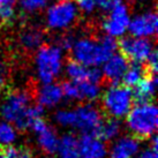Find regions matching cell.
Returning <instances> with one entry per match:
<instances>
[{"mask_svg":"<svg viewBox=\"0 0 158 158\" xmlns=\"http://www.w3.org/2000/svg\"><path fill=\"white\" fill-rule=\"evenodd\" d=\"M56 119L62 126H74L75 112L74 111H59L56 115Z\"/></svg>","mask_w":158,"mask_h":158,"instance_id":"obj_25","label":"cell"},{"mask_svg":"<svg viewBox=\"0 0 158 158\" xmlns=\"http://www.w3.org/2000/svg\"><path fill=\"white\" fill-rule=\"evenodd\" d=\"M107 149L104 141L95 135L84 134L79 142L80 158H104Z\"/></svg>","mask_w":158,"mask_h":158,"instance_id":"obj_13","label":"cell"},{"mask_svg":"<svg viewBox=\"0 0 158 158\" xmlns=\"http://www.w3.org/2000/svg\"><path fill=\"white\" fill-rule=\"evenodd\" d=\"M80 7L85 12H91L95 7V0H77Z\"/></svg>","mask_w":158,"mask_h":158,"instance_id":"obj_29","label":"cell"},{"mask_svg":"<svg viewBox=\"0 0 158 158\" xmlns=\"http://www.w3.org/2000/svg\"><path fill=\"white\" fill-rule=\"evenodd\" d=\"M15 129L9 123H0V143L1 144H8L15 140Z\"/></svg>","mask_w":158,"mask_h":158,"instance_id":"obj_23","label":"cell"},{"mask_svg":"<svg viewBox=\"0 0 158 158\" xmlns=\"http://www.w3.org/2000/svg\"><path fill=\"white\" fill-rule=\"evenodd\" d=\"M37 69L44 83H51L61 68V50L58 46L43 45L37 52Z\"/></svg>","mask_w":158,"mask_h":158,"instance_id":"obj_4","label":"cell"},{"mask_svg":"<svg viewBox=\"0 0 158 158\" xmlns=\"http://www.w3.org/2000/svg\"><path fill=\"white\" fill-rule=\"evenodd\" d=\"M67 73L74 82L90 81L94 83H99L103 79V74L98 68H88L81 62L70 58L67 60Z\"/></svg>","mask_w":158,"mask_h":158,"instance_id":"obj_12","label":"cell"},{"mask_svg":"<svg viewBox=\"0 0 158 158\" xmlns=\"http://www.w3.org/2000/svg\"><path fill=\"white\" fill-rule=\"evenodd\" d=\"M158 27L157 14L147 13L140 15L133 20L128 24L129 31L135 37H149V36H156Z\"/></svg>","mask_w":158,"mask_h":158,"instance_id":"obj_10","label":"cell"},{"mask_svg":"<svg viewBox=\"0 0 158 158\" xmlns=\"http://www.w3.org/2000/svg\"><path fill=\"white\" fill-rule=\"evenodd\" d=\"M46 4V0H21V6L24 10L34 12L40 8H43Z\"/></svg>","mask_w":158,"mask_h":158,"instance_id":"obj_26","label":"cell"},{"mask_svg":"<svg viewBox=\"0 0 158 158\" xmlns=\"http://www.w3.org/2000/svg\"><path fill=\"white\" fill-rule=\"evenodd\" d=\"M139 149V140L134 136L123 137L113 145L110 158H133Z\"/></svg>","mask_w":158,"mask_h":158,"instance_id":"obj_15","label":"cell"},{"mask_svg":"<svg viewBox=\"0 0 158 158\" xmlns=\"http://www.w3.org/2000/svg\"><path fill=\"white\" fill-rule=\"evenodd\" d=\"M156 87H157L156 74L145 73L144 76L135 85L134 94H132L133 101L135 102L136 104L151 102L155 96V92H156Z\"/></svg>","mask_w":158,"mask_h":158,"instance_id":"obj_14","label":"cell"},{"mask_svg":"<svg viewBox=\"0 0 158 158\" xmlns=\"http://www.w3.org/2000/svg\"><path fill=\"white\" fill-rule=\"evenodd\" d=\"M129 24V16L126 6L119 4L113 8L112 13L103 23L104 30L109 36H121L127 30Z\"/></svg>","mask_w":158,"mask_h":158,"instance_id":"obj_9","label":"cell"},{"mask_svg":"<svg viewBox=\"0 0 158 158\" xmlns=\"http://www.w3.org/2000/svg\"><path fill=\"white\" fill-rule=\"evenodd\" d=\"M117 48L128 62H143L151 52L152 44L145 38L123 37L117 40Z\"/></svg>","mask_w":158,"mask_h":158,"instance_id":"obj_5","label":"cell"},{"mask_svg":"<svg viewBox=\"0 0 158 158\" xmlns=\"http://www.w3.org/2000/svg\"><path fill=\"white\" fill-rule=\"evenodd\" d=\"M137 158H157V151L156 150H147L139 156Z\"/></svg>","mask_w":158,"mask_h":158,"instance_id":"obj_30","label":"cell"},{"mask_svg":"<svg viewBox=\"0 0 158 158\" xmlns=\"http://www.w3.org/2000/svg\"><path fill=\"white\" fill-rule=\"evenodd\" d=\"M35 97L42 106H53L58 104L62 97V91L58 84L46 83L40 90H36Z\"/></svg>","mask_w":158,"mask_h":158,"instance_id":"obj_16","label":"cell"},{"mask_svg":"<svg viewBox=\"0 0 158 158\" xmlns=\"http://www.w3.org/2000/svg\"><path fill=\"white\" fill-rule=\"evenodd\" d=\"M117 50V40L112 36H105L101 40L83 38L72 45L74 60L84 66H98L105 62Z\"/></svg>","mask_w":158,"mask_h":158,"instance_id":"obj_1","label":"cell"},{"mask_svg":"<svg viewBox=\"0 0 158 158\" xmlns=\"http://www.w3.org/2000/svg\"><path fill=\"white\" fill-rule=\"evenodd\" d=\"M76 19V7L73 2L61 0L48 9V23L51 28H66Z\"/></svg>","mask_w":158,"mask_h":158,"instance_id":"obj_7","label":"cell"},{"mask_svg":"<svg viewBox=\"0 0 158 158\" xmlns=\"http://www.w3.org/2000/svg\"><path fill=\"white\" fill-rule=\"evenodd\" d=\"M58 152L60 158H80L79 141L73 134H66L58 142Z\"/></svg>","mask_w":158,"mask_h":158,"instance_id":"obj_17","label":"cell"},{"mask_svg":"<svg viewBox=\"0 0 158 158\" xmlns=\"http://www.w3.org/2000/svg\"><path fill=\"white\" fill-rule=\"evenodd\" d=\"M104 118L105 119H103L95 136H97L98 139H101L104 142H107L119 134L120 123L115 118H110V117H104Z\"/></svg>","mask_w":158,"mask_h":158,"instance_id":"obj_18","label":"cell"},{"mask_svg":"<svg viewBox=\"0 0 158 158\" xmlns=\"http://www.w3.org/2000/svg\"><path fill=\"white\" fill-rule=\"evenodd\" d=\"M9 76V67L5 61L0 60V91L5 88V85L7 84Z\"/></svg>","mask_w":158,"mask_h":158,"instance_id":"obj_27","label":"cell"},{"mask_svg":"<svg viewBox=\"0 0 158 158\" xmlns=\"http://www.w3.org/2000/svg\"><path fill=\"white\" fill-rule=\"evenodd\" d=\"M0 158H34L32 151L27 145H0Z\"/></svg>","mask_w":158,"mask_h":158,"instance_id":"obj_21","label":"cell"},{"mask_svg":"<svg viewBox=\"0 0 158 158\" xmlns=\"http://www.w3.org/2000/svg\"><path fill=\"white\" fill-rule=\"evenodd\" d=\"M128 67V61L121 54H112L105 61V66L103 70V79L102 82L110 85L121 83L125 72Z\"/></svg>","mask_w":158,"mask_h":158,"instance_id":"obj_8","label":"cell"},{"mask_svg":"<svg viewBox=\"0 0 158 158\" xmlns=\"http://www.w3.org/2000/svg\"><path fill=\"white\" fill-rule=\"evenodd\" d=\"M15 0H0V9L4 7H13Z\"/></svg>","mask_w":158,"mask_h":158,"instance_id":"obj_31","label":"cell"},{"mask_svg":"<svg viewBox=\"0 0 158 158\" xmlns=\"http://www.w3.org/2000/svg\"><path fill=\"white\" fill-rule=\"evenodd\" d=\"M40 158H54V157H51V156H48V155H46V156H43V157H40Z\"/></svg>","mask_w":158,"mask_h":158,"instance_id":"obj_32","label":"cell"},{"mask_svg":"<svg viewBox=\"0 0 158 158\" xmlns=\"http://www.w3.org/2000/svg\"><path fill=\"white\" fill-rule=\"evenodd\" d=\"M79 88L80 97L81 99H88V101H95L99 96L101 87L99 83H94L90 81H83V82H75Z\"/></svg>","mask_w":158,"mask_h":158,"instance_id":"obj_22","label":"cell"},{"mask_svg":"<svg viewBox=\"0 0 158 158\" xmlns=\"http://www.w3.org/2000/svg\"><path fill=\"white\" fill-rule=\"evenodd\" d=\"M60 88H61L62 95H65V96L68 97V98H72V99H81L77 84L75 83L74 81H73V82L64 81V82L60 84Z\"/></svg>","mask_w":158,"mask_h":158,"instance_id":"obj_24","label":"cell"},{"mask_svg":"<svg viewBox=\"0 0 158 158\" xmlns=\"http://www.w3.org/2000/svg\"><path fill=\"white\" fill-rule=\"evenodd\" d=\"M75 112L74 127L81 129L84 134L96 135L98 128L101 126L104 115L98 107L87 104L79 106Z\"/></svg>","mask_w":158,"mask_h":158,"instance_id":"obj_6","label":"cell"},{"mask_svg":"<svg viewBox=\"0 0 158 158\" xmlns=\"http://www.w3.org/2000/svg\"><path fill=\"white\" fill-rule=\"evenodd\" d=\"M158 111L152 102L137 104L127 113V125L137 140H148L157 129Z\"/></svg>","mask_w":158,"mask_h":158,"instance_id":"obj_2","label":"cell"},{"mask_svg":"<svg viewBox=\"0 0 158 158\" xmlns=\"http://www.w3.org/2000/svg\"><path fill=\"white\" fill-rule=\"evenodd\" d=\"M44 38V32L38 29V28H30L27 29L26 31H23L21 34V45L26 50H34V48H38L40 45V43L43 42Z\"/></svg>","mask_w":158,"mask_h":158,"instance_id":"obj_20","label":"cell"},{"mask_svg":"<svg viewBox=\"0 0 158 158\" xmlns=\"http://www.w3.org/2000/svg\"><path fill=\"white\" fill-rule=\"evenodd\" d=\"M38 134V143L46 154H53L58 148V137L56 132L48 126L42 118L35 119L30 126Z\"/></svg>","mask_w":158,"mask_h":158,"instance_id":"obj_11","label":"cell"},{"mask_svg":"<svg viewBox=\"0 0 158 158\" xmlns=\"http://www.w3.org/2000/svg\"><path fill=\"white\" fill-rule=\"evenodd\" d=\"M133 105L132 91L128 87L119 83L111 85L103 96L99 110L104 117L110 118H121L129 112Z\"/></svg>","mask_w":158,"mask_h":158,"instance_id":"obj_3","label":"cell"},{"mask_svg":"<svg viewBox=\"0 0 158 158\" xmlns=\"http://www.w3.org/2000/svg\"><path fill=\"white\" fill-rule=\"evenodd\" d=\"M145 74V69L143 65H140V62H132V65L127 67V69L121 79V84L125 87H135Z\"/></svg>","mask_w":158,"mask_h":158,"instance_id":"obj_19","label":"cell"},{"mask_svg":"<svg viewBox=\"0 0 158 158\" xmlns=\"http://www.w3.org/2000/svg\"><path fill=\"white\" fill-rule=\"evenodd\" d=\"M123 0H95V4H97L102 9H113L117 5L121 4Z\"/></svg>","mask_w":158,"mask_h":158,"instance_id":"obj_28","label":"cell"}]
</instances>
